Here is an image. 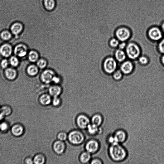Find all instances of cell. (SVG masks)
<instances>
[{
	"mask_svg": "<svg viewBox=\"0 0 164 164\" xmlns=\"http://www.w3.org/2000/svg\"><path fill=\"white\" fill-rule=\"evenodd\" d=\"M127 45L125 42H122L119 44L118 46L119 49L123 50L126 48Z\"/></svg>",
	"mask_w": 164,
	"mask_h": 164,
	"instance_id": "b9f144b4",
	"label": "cell"
},
{
	"mask_svg": "<svg viewBox=\"0 0 164 164\" xmlns=\"http://www.w3.org/2000/svg\"><path fill=\"white\" fill-rule=\"evenodd\" d=\"M0 112L6 117L10 115L12 113L13 110L10 105L5 104L1 106Z\"/></svg>",
	"mask_w": 164,
	"mask_h": 164,
	"instance_id": "603a6c76",
	"label": "cell"
},
{
	"mask_svg": "<svg viewBox=\"0 0 164 164\" xmlns=\"http://www.w3.org/2000/svg\"><path fill=\"white\" fill-rule=\"evenodd\" d=\"M28 49L26 46L20 44L16 46L14 50L15 54L20 57L25 56L27 53Z\"/></svg>",
	"mask_w": 164,
	"mask_h": 164,
	"instance_id": "7c38bea8",
	"label": "cell"
},
{
	"mask_svg": "<svg viewBox=\"0 0 164 164\" xmlns=\"http://www.w3.org/2000/svg\"><path fill=\"white\" fill-rule=\"evenodd\" d=\"M117 61L112 57H108L103 63V67L105 72L108 74H113L117 68Z\"/></svg>",
	"mask_w": 164,
	"mask_h": 164,
	"instance_id": "3957f363",
	"label": "cell"
},
{
	"mask_svg": "<svg viewBox=\"0 0 164 164\" xmlns=\"http://www.w3.org/2000/svg\"><path fill=\"white\" fill-rule=\"evenodd\" d=\"M100 148V144L95 140H91L88 142L86 148L87 152L89 153H95L98 151Z\"/></svg>",
	"mask_w": 164,
	"mask_h": 164,
	"instance_id": "4fadbf2b",
	"label": "cell"
},
{
	"mask_svg": "<svg viewBox=\"0 0 164 164\" xmlns=\"http://www.w3.org/2000/svg\"><path fill=\"white\" fill-rule=\"evenodd\" d=\"M33 162L36 164H42L45 161V158L41 154H38L35 156L33 158Z\"/></svg>",
	"mask_w": 164,
	"mask_h": 164,
	"instance_id": "f1b7e54d",
	"label": "cell"
},
{
	"mask_svg": "<svg viewBox=\"0 0 164 164\" xmlns=\"http://www.w3.org/2000/svg\"><path fill=\"white\" fill-rule=\"evenodd\" d=\"M37 65L39 68L43 69L46 67L47 65V62L45 59L41 58L37 61Z\"/></svg>",
	"mask_w": 164,
	"mask_h": 164,
	"instance_id": "d6a6232c",
	"label": "cell"
},
{
	"mask_svg": "<svg viewBox=\"0 0 164 164\" xmlns=\"http://www.w3.org/2000/svg\"><path fill=\"white\" fill-rule=\"evenodd\" d=\"M68 139L71 143L78 144L81 143L84 140V137L81 133L77 131L70 133L68 136Z\"/></svg>",
	"mask_w": 164,
	"mask_h": 164,
	"instance_id": "9c48e42d",
	"label": "cell"
},
{
	"mask_svg": "<svg viewBox=\"0 0 164 164\" xmlns=\"http://www.w3.org/2000/svg\"><path fill=\"white\" fill-rule=\"evenodd\" d=\"M55 151L58 154H61L63 153L65 149V145L61 141L56 142L53 145Z\"/></svg>",
	"mask_w": 164,
	"mask_h": 164,
	"instance_id": "d6986e66",
	"label": "cell"
},
{
	"mask_svg": "<svg viewBox=\"0 0 164 164\" xmlns=\"http://www.w3.org/2000/svg\"><path fill=\"white\" fill-rule=\"evenodd\" d=\"M163 33L159 27H153L149 29L147 34L148 37L152 41H158L163 38Z\"/></svg>",
	"mask_w": 164,
	"mask_h": 164,
	"instance_id": "5b68a950",
	"label": "cell"
},
{
	"mask_svg": "<svg viewBox=\"0 0 164 164\" xmlns=\"http://www.w3.org/2000/svg\"><path fill=\"white\" fill-rule=\"evenodd\" d=\"M119 43V41L117 38H115L111 39L109 42L110 46L111 47L114 48L118 47Z\"/></svg>",
	"mask_w": 164,
	"mask_h": 164,
	"instance_id": "836d02e7",
	"label": "cell"
},
{
	"mask_svg": "<svg viewBox=\"0 0 164 164\" xmlns=\"http://www.w3.org/2000/svg\"><path fill=\"white\" fill-rule=\"evenodd\" d=\"M113 135L116 142L119 144H123L128 138L127 133L123 129H119L116 130Z\"/></svg>",
	"mask_w": 164,
	"mask_h": 164,
	"instance_id": "8992f818",
	"label": "cell"
},
{
	"mask_svg": "<svg viewBox=\"0 0 164 164\" xmlns=\"http://www.w3.org/2000/svg\"><path fill=\"white\" fill-rule=\"evenodd\" d=\"M60 81V78L56 75L54 77L52 80V82H53V83L56 84L59 83Z\"/></svg>",
	"mask_w": 164,
	"mask_h": 164,
	"instance_id": "7bdbcfd3",
	"label": "cell"
},
{
	"mask_svg": "<svg viewBox=\"0 0 164 164\" xmlns=\"http://www.w3.org/2000/svg\"><path fill=\"white\" fill-rule=\"evenodd\" d=\"M58 137L61 141H64L66 139L67 135L64 133H61L58 134Z\"/></svg>",
	"mask_w": 164,
	"mask_h": 164,
	"instance_id": "8d00e7d4",
	"label": "cell"
},
{
	"mask_svg": "<svg viewBox=\"0 0 164 164\" xmlns=\"http://www.w3.org/2000/svg\"><path fill=\"white\" fill-rule=\"evenodd\" d=\"M90 157L89 153L88 152H85L81 155L80 159L81 162L85 163L90 160Z\"/></svg>",
	"mask_w": 164,
	"mask_h": 164,
	"instance_id": "f546056e",
	"label": "cell"
},
{
	"mask_svg": "<svg viewBox=\"0 0 164 164\" xmlns=\"http://www.w3.org/2000/svg\"><path fill=\"white\" fill-rule=\"evenodd\" d=\"M55 73L53 70L46 69L41 73V79L42 81L45 84H49L52 82L54 77L55 76Z\"/></svg>",
	"mask_w": 164,
	"mask_h": 164,
	"instance_id": "52a82bcc",
	"label": "cell"
},
{
	"mask_svg": "<svg viewBox=\"0 0 164 164\" xmlns=\"http://www.w3.org/2000/svg\"><path fill=\"white\" fill-rule=\"evenodd\" d=\"M10 128V124L8 122L4 120L0 122V132L2 133H7Z\"/></svg>",
	"mask_w": 164,
	"mask_h": 164,
	"instance_id": "d4e9b609",
	"label": "cell"
},
{
	"mask_svg": "<svg viewBox=\"0 0 164 164\" xmlns=\"http://www.w3.org/2000/svg\"><path fill=\"white\" fill-rule=\"evenodd\" d=\"M11 132L14 136L20 137L25 133V128L22 124L17 123L14 124L10 128Z\"/></svg>",
	"mask_w": 164,
	"mask_h": 164,
	"instance_id": "ba28073f",
	"label": "cell"
},
{
	"mask_svg": "<svg viewBox=\"0 0 164 164\" xmlns=\"http://www.w3.org/2000/svg\"><path fill=\"white\" fill-rule=\"evenodd\" d=\"M87 127L89 132L91 134H96L98 133H100V128H99V127L94 124H89Z\"/></svg>",
	"mask_w": 164,
	"mask_h": 164,
	"instance_id": "83f0119b",
	"label": "cell"
},
{
	"mask_svg": "<svg viewBox=\"0 0 164 164\" xmlns=\"http://www.w3.org/2000/svg\"><path fill=\"white\" fill-rule=\"evenodd\" d=\"M43 5L45 8L48 11L53 10L56 6L55 0H44Z\"/></svg>",
	"mask_w": 164,
	"mask_h": 164,
	"instance_id": "44dd1931",
	"label": "cell"
},
{
	"mask_svg": "<svg viewBox=\"0 0 164 164\" xmlns=\"http://www.w3.org/2000/svg\"><path fill=\"white\" fill-rule=\"evenodd\" d=\"M5 116L1 112H0V122L4 120Z\"/></svg>",
	"mask_w": 164,
	"mask_h": 164,
	"instance_id": "ee69618b",
	"label": "cell"
},
{
	"mask_svg": "<svg viewBox=\"0 0 164 164\" xmlns=\"http://www.w3.org/2000/svg\"><path fill=\"white\" fill-rule=\"evenodd\" d=\"M77 122L78 125L80 128H85L89 125L90 121L87 116L81 115L78 117Z\"/></svg>",
	"mask_w": 164,
	"mask_h": 164,
	"instance_id": "9a60e30c",
	"label": "cell"
},
{
	"mask_svg": "<svg viewBox=\"0 0 164 164\" xmlns=\"http://www.w3.org/2000/svg\"><path fill=\"white\" fill-rule=\"evenodd\" d=\"M25 163L27 164H32L34 163L33 159L30 157H26L24 160Z\"/></svg>",
	"mask_w": 164,
	"mask_h": 164,
	"instance_id": "f35d334b",
	"label": "cell"
},
{
	"mask_svg": "<svg viewBox=\"0 0 164 164\" xmlns=\"http://www.w3.org/2000/svg\"><path fill=\"white\" fill-rule=\"evenodd\" d=\"M41 103L43 105L49 104L51 102L50 96L48 94H45L42 95L40 98Z\"/></svg>",
	"mask_w": 164,
	"mask_h": 164,
	"instance_id": "484cf974",
	"label": "cell"
},
{
	"mask_svg": "<svg viewBox=\"0 0 164 164\" xmlns=\"http://www.w3.org/2000/svg\"><path fill=\"white\" fill-rule=\"evenodd\" d=\"M53 104L55 106H57L59 105L60 103V100L59 98L57 97H54L53 101Z\"/></svg>",
	"mask_w": 164,
	"mask_h": 164,
	"instance_id": "ab89813d",
	"label": "cell"
},
{
	"mask_svg": "<svg viewBox=\"0 0 164 164\" xmlns=\"http://www.w3.org/2000/svg\"><path fill=\"white\" fill-rule=\"evenodd\" d=\"M10 64L13 67L17 66L19 64V60L18 58L15 56L11 57L9 60Z\"/></svg>",
	"mask_w": 164,
	"mask_h": 164,
	"instance_id": "4dcf8cb0",
	"label": "cell"
},
{
	"mask_svg": "<svg viewBox=\"0 0 164 164\" xmlns=\"http://www.w3.org/2000/svg\"><path fill=\"white\" fill-rule=\"evenodd\" d=\"M5 74L6 77L9 80L15 79L17 75L16 70L12 68L6 69L5 72Z\"/></svg>",
	"mask_w": 164,
	"mask_h": 164,
	"instance_id": "ac0fdd59",
	"label": "cell"
},
{
	"mask_svg": "<svg viewBox=\"0 0 164 164\" xmlns=\"http://www.w3.org/2000/svg\"><path fill=\"white\" fill-rule=\"evenodd\" d=\"M158 50L159 52L164 54V38H162L160 41L158 46Z\"/></svg>",
	"mask_w": 164,
	"mask_h": 164,
	"instance_id": "e575fe53",
	"label": "cell"
},
{
	"mask_svg": "<svg viewBox=\"0 0 164 164\" xmlns=\"http://www.w3.org/2000/svg\"><path fill=\"white\" fill-rule=\"evenodd\" d=\"M28 57L29 60L34 63L37 62L39 60V55L36 51H31L29 52Z\"/></svg>",
	"mask_w": 164,
	"mask_h": 164,
	"instance_id": "cb8c5ba5",
	"label": "cell"
},
{
	"mask_svg": "<svg viewBox=\"0 0 164 164\" xmlns=\"http://www.w3.org/2000/svg\"><path fill=\"white\" fill-rule=\"evenodd\" d=\"M161 61L162 64L164 66V54H163L161 57Z\"/></svg>",
	"mask_w": 164,
	"mask_h": 164,
	"instance_id": "bcb514c9",
	"label": "cell"
},
{
	"mask_svg": "<svg viewBox=\"0 0 164 164\" xmlns=\"http://www.w3.org/2000/svg\"><path fill=\"white\" fill-rule=\"evenodd\" d=\"M161 29L163 33H164V22L162 23L161 25Z\"/></svg>",
	"mask_w": 164,
	"mask_h": 164,
	"instance_id": "f6af8a7d",
	"label": "cell"
},
{
	"mask_svg": "<svg viewBox=\"0 0 164 164\" xmlns=\"http://www.w3.org/2000/svg\"><path fill=\"white\" fill-rule=\"evenodd\" d=\"M1 105H0V112H1Z\"/></svg>",
	"mask_w": 164,
	"mask_h": 164,
	"instance_id": "7dc6e473",
	"label": "cell"
},
{
	"mask_svg": "<svg viewBox=\"0 0 164 164\" xmlns=\"http://www.w3.org/2000/svg\"><path fill=\"white\" fill-rule=\"evenodd\" d=\"M108 154L113 164H122L127 158L128 152L122 144H118L109 146Z\"/></svg>",
	"mask_w": 164,
	"mask_h": 164,
	"instance_id": "6da1fadb",
	"label": "cell"
},
{
	"mask_svg": "<svg viewBox=\"0 0 164 164\" xmlns=\"http://www.w3.org/2000/svg\"><path fill=\"white\" fill-rule=\"evenodd\" d=\"M23 26L22 23L20 22H15L11 25L10 27V30L12 33L16 36L20 34L23 30Z\"/></svg>",
	"mask_w": 164,
	"mask_h": 164,
	"instance_id": "5bb4252c",
	"label": "cell"
},
{
	"mask_svg": "<svg viewBox=\"0 0 164 164\" xmlns=\"http://www.w3.org/2000/svg\"><path fill=\"white\" fill-rule=\"evenodd\" d=\"M61 91V87L56 85L51 86L49 89L50 94L54 98L57 97L60 94Z\"/></svg>",
	"mask_w": 164,
	"mask_h": 164,
	"instance_id": "e0dca14e",
	"label": "cell"
},
{
	"mask_svg": "<svg viewBox=\"0 0 164 164\" xmlns=\"http://www.w3.org/2000/svg\"><path fill=\"white\" fill-rule=\"evenodd\" d=\"M123 73L120 70H117L114 72L113 75V78L114 80H120L122 78Z\"/></svg>",
	"mask_w": 164,
	"mask_h": 164,
	"instance_id": "1f68e13d",
	"label": "cell"
},
{
	"mask_svg": "<svg viewBox=\"0 0 164 164\" xmlns=\"http://www.w3.org/2000/svg\"><path fill=\"white\" fill-rule=\"evenodd\" d=\"M12 33L7 30L3 31L0 34V37L4 41H8L10 40L12 36Z\"/></svg>",
	"mask_w": 164,
	"mask_h": 164,
	"instance_id": "4316f807",
	"label": "cell"
},
{
	"mask_svg": "<svg viewBox=\"0 0 164 164\" xmlns=\"http://www.w3.org/2000/svg\"><path fill=\"white\" fill-rule=\"evenodd\" d=\"M104 119L102 115L97 114L94 115L91 119L92 124L98 127L101 126L103 123Z\"/></svg>",
	"mask_w": 164,
	"mask_h": 164,
	"instance_id": "ffe728a7",
	"label": "cell"
},
{
	"mask_svg": "<svg viewBox=\"0 0 164 164\" xmlns=\"http://www.w3.org/2000/svg\"><path fill=\"white\" fill-rule=\"evenodd\" d=\"M115 59L119 62H123L126 59L127 55L123 50L118 49L116 51L115 54Z\"/></svg>",
	"mask_w": 164,
	"mask_h": 164,
	"instance_id": "2e32d148",
	"label": "cell"
},
{
	"mask_svg": "<svg viewBox=\"0 0 164 164\" xmlns=\"http://www.w3.org/2000/svg\"><path fill=\"white\" fill-rule=\"evenodd\" d=\"M91 163L92 164H102L104 163L102 160L99 159H95L93 160Z\"/></svg>",
	"mask_w": 164,
	"mask_h": 164,
	"instance_id": "60d3db41",
	"label": "cell"
},
{
	"mask_svg": "<svg viewBox=\"0 0 164 164\" xmlns=\"http://www.w3.org/2000/svg\"><path fill=\"white\" fill-rule=\"evenodd\" d=\"M138 61L140 64L146 65L148 62V60L147 57L144 56L139 57Z\"/></svg>",
	"mask_w": 164,
	"mask_h": 164,
	"instance_id": "d590c367",
	"label": "cell"
},
{
	"mask_svg": "<svg viewBox=\"0 0 164 164\" xmlns=\"http://www.w3.org/2000/svg\"><path fill=\"white\" fill-rule=\"evenodd\" d=\"M134 66L133 63L130 61H126L122 62L120 69L123 74L125 75H129L133 71Z\"/></svg>",
	"mask_w": 164,
	"mask_h": 164,
	"instance_id": "30bf717a",
	"label": "cell"
},
{
	"mask_svg": "<svg viewBox=\"0 0 164 164\" xmlns=\"http://www.w3.org/2000/svg\"><path fill=\"white\" fill-rule=\"evenodd\" d=\"M37 66L34 65H29L27 68V71L28 74L31 76L36 75L38 73L39 70Z\"/></svg>",
	"mask_w": 164,
	"mask_h": 164,
	"instance_id": "7402d4cb",
	"label": "cell"
},
{
	"mask_svg": "<svg viewBox=\"0 0 164 164\" xmlns=\"http://www.w3.org/2000/svg\"><path fill=\"white\" fill-rule=\"evenodd\" d=\"M8 64V61L7 59H5L1 61V65L3 69H6L7 67Z\"/></svg>",
	"mask_w": 164,
	"mask_h": 164,
	"instance_id": "74e56055",
	"label": "cell"
},
{
	"mask_svg": "<svg viewBox=\"0 0 164 164\" xmlns=\"http://www.w3.org/2000/svg\"><path fill=\"white\" fill-rule=\"evenodd\" d=\"M125 49L127 56L131 60H135L139 57L141 51L139 46L136 43H129Z\"/></svg>",
	"mask_w": 164,
	"mask_h": 164,
	"instance_id": "7a4b0ae2",
	"label": "cell"
},
{
	"mask_svg": "<svg viewBox=\"0 0 164 164\" xmlns=\"http://www.w3.org/2000/svg\"><path fill=\"white\" fill-rule=\"evenodd\" d=\"M13 51L12 46L9 44L5 43L0 46V54L3 57H8Z\"/></svg>",
	"mask_w": 164,
	"mask_h": 164,
	"instance_id": "8fae6325",
	"label": "cell"
},
{
	"mask_svg": "<svg viewBox=\"0 0 164 164\" xmlns=\"http://www.w3.org/2000/svg\"><path fill=\"white\" fill-rule=\"evenodd\" d=\"M117 39L121 42H125L129 39L131 36V32L129 29L125 27H121L117 29L115 32Z\"/></svg>",
	"mask_w": 164,
	"mask_h": 164,
	"instance_id": "277c9868",
	"label": "cell"
}]
</instances>
